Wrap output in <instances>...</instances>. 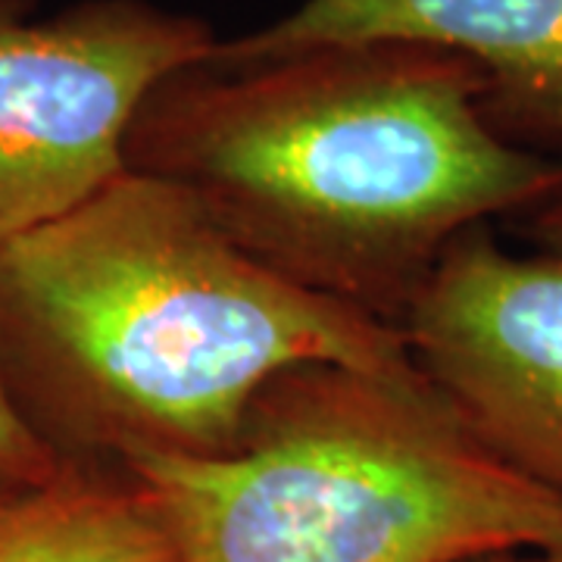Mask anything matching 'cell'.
Masks as SVG:
<instances>
[{
	"label": "cell",
	"mask_w": 562,
	"mask_h": 562,
	"mask_svg": "<svg viewBox=\"0 0 562 562\" xmlns=\"http://www.w3.org/2000/svg\"><path fill=\"white\" fill-rule=\"evenodd\" d=\"M479 94L475 63L422 41L213 47L147 91L125 166L272 276L401 328L457 235L562 198V166L503 144Z\"/></svg>",
	"instance_id": "6da1fadb"
},
{
	"label": "cell",
	"mask_w": 562,
	"mask_h": 562,
	"mask_svg": "<svg viewBox=\"0 0 562 562\" xmlns=\"http://www.w3.org/2000/svg\"><path fill=\"white\" fill-rule=\"evenodd\" d=\"M306 360L403 375V331L250 260L169 181L122 172L0 254V382L63 462L222 457Z\"/></svg>",
	"instance_id": "7a4b0ae2"
},
{
	"label": "cell",
	"mask_w": 562,
	"mask_h": 562,
	"mask_svg": "<svg viewBox=\"0 0 562 562\" xmlns=\"http://www.w3.org/2000/svg\"><path fill=\"white\" fill-rule=\"evenodd\" d=\"M181 562H475L562 550V497L497 462L419 369L306 360L222 457H135Z\"/></svg>",
	"instance_id": "3957f363"
},
{
	"label": "cell",
	"mask_w": 562,
	"mask_h": 562,
	"mask_svg": "<svg viewBox=\"0 0 562 562\" xmlns=\"http://www.w3.org/2000/svg\"><path fill=\"white\" fill-rule=\"evenodd\" d=\"M216 41L198 16L147 0H85L0 25V254L128 172L140 101Z\"/></svg>",
	"instance_id": "277c9868"
},
{
	"label": "cell",
	"mask_w": 562,
	"mask_h": 562,
	"mask_svg": "<svg viewBox=\"0 0 562 562\" xmlns=\"http://www.w3.org/2000/svg\"><path fill=\"white\" fill-rule=\"evenodd\" d=\"M401 331L465 431L562 497V257H516L487 222L472 225L447 244Z\"/></svg>",
	"instance_id": "5b68a950"
},
{
	"label": "cell",
	"mask_w": 562,
	"mask_h": 562,
	"mask_svg": "<svg viewBox=\"0 0 562 562\" xmlns=\"http://www.w3.org/2000/svg\"><path fill=\"white\" fill-rule=\"evenodd\" d=\"M438 44L479 66L484 125L562 166V0H303L279 22L220 41L222 57H266L338 41Z\"/></svg>",
	"instance_id": "8992f818"
},
{
	"label": "cell",
	"mask_w": 562,
	"mask_h": 562,
	"mask_svg": "<svg viewBox=\"0 0 562 562\" xmlns=\"http://www.w3.org/2000/svg\"><path fill=\"white\" fill-rule=\"evenodd\" d=\"M0 562H181L157 506L125 472L69 469L0 501Z\"/></svg>",
	"instance_id": "52a82bcc"
},
{
	"label": "cell",
	"mask_w": 562,
	"mask_h": 562,
	"mask_svg": "<svg viewBox=\"0 0 562 562\" xmlns=\"http://www.w3.org/2000/svg\"><path fill=\"white\" fill-rule=\"evenodd\" d=\"M76 465L63 462L22 419L0 382V501H16L57 484Z\"/></svg>",
	"instance_id": "ba28073f"
},
{
	"label": "cell",
	"mask_w": 562,
	"mask_h": 562,
	"mask_svg": "<svg viewBox=\"0 0 562 562\" xmlns=\"http://www.w3.org/2000/svg\"><path fill=\"white\" fill-rule=\"evenodd\" d=\"M525 235H528V241L535 244V247H541L543 254L562 257V198L531 210V220L525 225Z\"/></svg>",
	"instance_id": "9c48e42d"
},
{
	"label": "cell",
	"mask_w": 562,
	"mask_h": 562,
	"mask_svg": "<svg viewBox=\"0 0 562 562\" xmlns=\"http://www.w3.org/2000/svg\"><path fill=\"white\" fill-rule=\"evenodd\" d=\"M29 10V0H0V25L20 22Z\"/></svg>",
	"instance_id": "30bf717a"
},
{
	"label": "cell",
	"mask_w": 562,
	"mask_h": 562,
	"mask_svg": "<svg viewBox=\"0 0 562 562\" xmlns=\"http://www.w3.org/2000/svg\"><path fill=\"white\" fill-rule=\"evenodd\" d=\"M497 562H562V550H550V553H509V557H497Z\"/></svg>",
	"instance_id": "8fae6325"
},
{
	"label": "cell",
	"mask_w": 562,
	"mask_h": 562,
	"mask_svg": "<svg viewBox=\"0 0 562 562\" xmlns=\"http://www.w3.org/2000/svg\"><path fill=\"white\" fill-rule=\"evenodd\" d=\"M475 562H497V557H491V560H475Z\"/></svg>",
	"instance_id": "7c38bea8"
}]
</instances>
